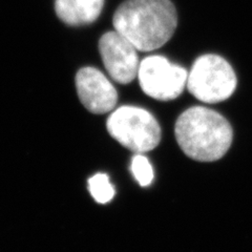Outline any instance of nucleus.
Returning a JSON list of instances; mask_svg holds the SVG:
<instances>
[{
    "instance_id": "nucleus-8",
    "label": "nucleus",
    "mask_w": 252,
    "mask_h": 252,
    "mask_svg": "<svg viewBox=\"0 0 252 252\" xmlns=\"http://www.w3.org/2000/svg\"><path fill=\"white\" fill-rule=\"evenodd\" d=\"M103 4L104 0H56L55 11L66 25L83 26L99 17Z\"/></svg>"
},
{
    "instance_id": "nucleus-5",
    "label": "nucleus",
    "mask_w": 252,
    "mask_h": 252,
    "mask_svg": "<svg viewBox=\"0 0 252 252\" xmlns=\"http://www.w3.org/2000/svg\"><path fill=\"white\" fill-rule=\"evenodd\" d=\"M138 78L142 91L147 96L161 101L178 98L187 84L188 72L159 55L140 62Z\"/></svg>"
},
{
    "instance_id": "nucleus-10",
    "label": "nucleus",
    "mask_w": 252,
    "mask_h": 252,
    "mask_svg": "<svg viewBox=\"0 0 252 252\" xmlns=\"http://www.w3.org/2000/svg\"><path fill=\"white\" fill-rule=\"evenodd\" d=\"M131 171L141 186L151 185L154 180V169L143 154H137L131 160Z\"/></svg>"
},
{
    "instance_id": "nucleus-7",
    "label": "nucleus",
    "mask_w": 252,
    "mask_h": 252,
    "mask_svg": "<svg viewBox=\"0 0 252 252\" xmlns=\"http://www.w3.org/2000/svg\"><path fill=\"white\" fill-rule=\"evenodd\" d=\"M76 88L81 103L93 114H105L116 107L118 93L115 86L97 68L79 69Z\"/></svg>"
},
{
    "instance_id": "nucleus-3",
    "label": "nucleus",
    "mask_w": 252,
    "mask_h": 252,
    "mask_svg": "<svg viewBox=\"0 0 252 252\" xmlns=\"http://www.w3.org/2000/svg\"><path fill=\"white\" fill-rule=\"evenodd\" d=\"M107 131L116 141L131 152H151L160 143L161 128L155 117L137 106H121L109 116Z\"/></svg>"
},
{
    "instance_id": "nucleus-2",
    "label": "nucleus",
    "mask_w": 252,
    "mask_h": 252,
    "mask_svg": "<svg viewBox=\"0 0 252 252\" xmlns=\"http://www.w3.org/2000/svg\"><path fill=\"white\" fill-rule=\"evenodd\" d=\"M176 139L183 153L199 162L223 158L232 143V128L215 110L194 106L181 115L175 127Z\"/></svg>"
},
{
    "instance_id": "nucleus-4",
    "label": "nucleus",
    "mask_w": 252,
    "mask_h": 252,
    "mask_svg": "<svg viewBox=\"0 0 252 252\" xmlns=\"http://www.w3.org/2000/svg\"><path fill=\"white\" fill-rule=\"evenodd\" d=\"M187 89L193 97L205 103H218L229 98L236 88L231 65L214 54L203 55L188 73Z\"/></svg>"
},
{
    "instance_id": "nucleus-9",
    "label": "nucleus",
    "mask_w": 252,
    "mask_h": 252,
    "mask_svg": "<svg viewBox=\"0 0 252 252\" xmlns=\"http://www.w3.org/2000/svg\"><path fill=\"white\" fill-rule=\"evenodd\" d=\"M89 190L97 203L106 204L115 196V188L105 173H97L89 180Z\"/></svg>"
},
{
    "instance_id": "nucleus-1",
    "label": "nucleus",
    "mask_w": 252,
    "mask_h": 252,
    "mask_svg": "<svg viewBox=\"0 0 252 252\" xmlns=\"http://www.w3.org/2000/svg\"><path fill=\"white\" fill-rule=\"evenodd\" d=\"M113 25L138 51L151 52L172 37L177 11L170 0H125L115 12Z\"/></svg>"
},
{
    "instance_id": "nucleus-6",
    "label": "nucleus",
    "mask_w": 252,
    "mask_h": 252,
    "mask_svg": "<svg viewBox=\"0 0 252 252\" xmlns=\"http://www.w3.org/2000/svg\"><path fill=\"white\" fill-rule=\"evenodd\" d=\"M99 52L109 76L120 84H128L138 77V50L117 31L107 32L99 41Z\"/></svg>"
}]
</instances>
